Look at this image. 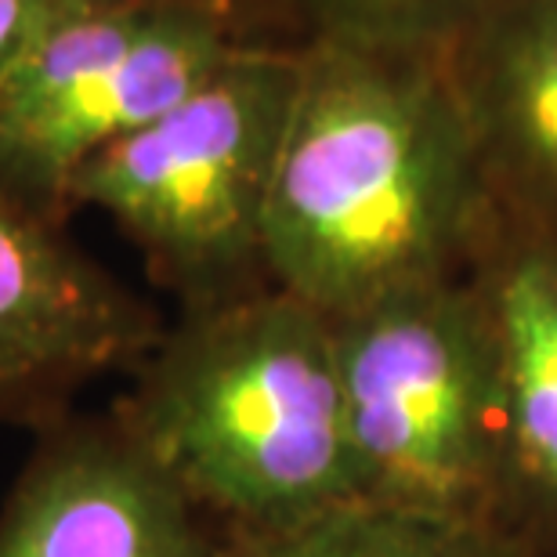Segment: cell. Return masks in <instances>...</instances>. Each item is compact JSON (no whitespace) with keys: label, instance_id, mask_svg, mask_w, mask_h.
<instances>
[{"label":"cell","instance_id":"cell-1","mask_svg":"<svg viewBox=\"0 0 557 557\" xmlns=\"http://www.w3.org/2000/svg\"><path fill=\"white\" fill-rule=\"evenodd\" d=\"M442 54L308 40L264 221L272 286L341 319L471 272L493 188Z\"/></svg>","mask_w":557,"mask_h":557},{"label":"cell","instance_id":"cell-2","mask_svg":"<svg viewBox=\"0 0 557 557\" xmlns=\"http://www.w3.org/2000/svg\"><path fill=\"white\" fill-rule=\"evenodd\" d=\"M109 406L225 540L359 504L337 330L278 286L177 311Z\"/></svg>","mask_w":557,"mask_h":557},{"label":"cell","instance_id":"cell-3","mask_svg":"<svg viewBox=\"0 0 557 557\" xmlns=\"http://www.w3.org/2000/svg\"><path fill=\"white\" fill-rule=\"evenodd\" d=\"M300 84V48L250 44L149 127L76 174L70 210L120 228L177 311L272 286L264 221Z\"/></svg>","mask_w":557,"mask_h":557},{"label":"cell","instance_id":"cell-4","mask_svg":"<svg viewBox=\"0 0 557 557\" xmlns=\"http://www.w3.org/2000/svg\"><path fill=\"white\" fill-rule=\"evenodd\" d=\"M359 504L507 532V403L467 275L333 319Z\"/></svg>","mask_w":557,"mask_h":557},{"label":"cell","instance_id":"cell-5","mask_svg":"<svg viewBox=\"0 0 557 557\" xmlns=\"http://www.w3.org/2000/svg\"><path fill=\"white\" fill-rule=\"evenodd\" d=\"M258 44L236 0H109L0 76V203L70 225L76 174Z\"/></svg>","mask_w":557,"mask_h":557},{"label":"cell","instance_id":"cell-6","mask_svg":"<svg viewBox=\"0 0 557 557\" xmlns=\"http://www.w3.org/2000/svg\"><path fill=\"white\" fill-rule=\"evenodd\" d=\"M166 322L70 228L0 203V428L40 431L102 376L131 373Z\"/></svg>","mask_w":557,"mask_h":557},{"label":"cell","instance_id":"cell-7","mask_svg":"<svg viewBox=\"0 0 557 557\" xmlns=\"http://www.w3.org/2000/svg\"><path fill=\"white\" fill-rule=\"evenodd\" d=\"M0 557H221V532L113 409H73L33 431L0 499Z\"/></svg>","mask_w":557,"mask_h":557},{"label":"cell","instance_id":"cell-8","mask_svg":"<svg viewBox=\"0 0 557 557\" xmlns=\"http://www.w3.org/2000/svg\"><path fill=\"white\" fill-rule=\"evenodd\" d=\"M467 278L504 381L507 532L536 557H557V225L496 210Z\"/></svg>","mask_w":557,"mask_h":557},{"label":"cell","instance_id":"cell-9","mask_svg":"<svg viewBox=\"0 0 557 557\" xmlns=\"http://www.w3.org/2000/svg\"><path fill=\"white\" fill-rule=\"evenodd\" d=\"M442 59L496 210L557 225V0H504Z\"/></svg>","mask_w":557,"mask_h":557},{"label":"cell","instance_id":"cell-10","mask_svg":"<svg viewBox=\"0 0 557 557\" xmlns=\"http://www.w3.org/2000/svg\"><path fill=\"white\" fill-rule=\"evenodd\" d=\"M221 557H536L493 525L348 504L308 525L258 540H225Z\"/></svg>","mask_w":557,"mask_h":557},{"label":"cell","instance_id":"cell-11","mask_svg":"<svg viewBox=\"0 0 557 557\" xmlns=\"http://www.w3.org/2000/svg\"><path fill=\"white\" fill-rule=\"evenodd\" d=\"M315 44L392 54H445L504 0H289Z\"/></svg>","mask_w":557,"mask_h":557},{"label":"cell","instance_id":"cell-12","mask_svg":"<svg viewBox=\"0 0 557 557\" xmlns=\"http://www.w3.org/2000/svg\"><path fill=\"white\" fill-rule=\"evenodd\" d=\"M98 4L109 0H0V76L37 37Z\"/></svg>","mask_w":557,"mask_h":557}]
</instances>
